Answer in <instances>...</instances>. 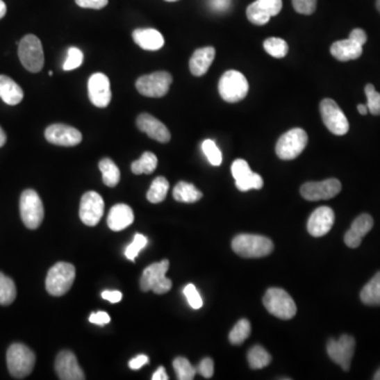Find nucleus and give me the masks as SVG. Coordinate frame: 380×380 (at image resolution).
<instances>
[{
	"label": "nucleus",
	"instance_id": "f257e3e1",
	"mask_svg": "<svg viewBox=\"0 0 380 380\" xmlns=\"http://www.w3.org/2000/svg\"><path fill=\"white\" fill-rule=\"evenodd\" d=\"M231 249L243 258H262L273 253L274 244L264 236L242 233L233 238Z\"/></svg>",
	"mask_w": 380,
	"mask_h": 380
},
{
	"label": "nucleus",
	"instance_id": "f03ea898",
	"mask_svg": "<svg viewBox=\"0 0 380 380\" xmlns=\"http://www.w3.org/2000/svg\"><path fill=\"white\" fill-rule=\"evenodd\" d=\"M33 351L22 343H14L7 352V365L10 374L16 379L29 376L35 365Z\"/></svg>",
	"mask_w": 380,
	"mask_h": 380
},
{
	"label": "nucleus",
	"instance_id": "7ed1b4c3",
	"mask_svg": "<svg viewBox=\"0 0 380 380\" xmlns=\"http://www.w3.org/2000/svg\"><path fill=\"white\" fill-rule=\"evenodd\" d=\"M168 270H170V261L166 259L147 266L144 270L141 281H140L141 290L143 292L152 290L158 295L170 292L172 288V281L166 277Z\"/></svg>",
	"mask_w": 380,
	"mask_h": 380
},
{
	"label": "nucleus",
	"instance_id": "20e7f679",
	"mask_svg": "<svg viewBox=\"0 0 380 380\" xmlns=\"http://www.w3.org/2000/svg\"><path fill=\"white\" fill-rule=\"evenodd\" d=\"M18 58L22 66L32 73H38L44 68V56L42 42L33 34L22 38L18 46Z\"/></svg>",
	"mask_w": 380,
	"mask_h": 380
},
{
	"label": "nucleus",
	"instance_id": "39448f33",
	"mask_svg": "<svg viewBox=\"0 0 380 380\" xmlns=\"http://www.w3.org/2000/svg\"><path fill=\"white\" fill-rule=\"evenodd\" d=\"M75 280V267L67 262H58L49 270L46 278L47 292L60 297L70 290Z\"/></svg>",
	"mask_w": 380,
	"mask_h": 380
},
{
	"label": "nucleus",
	"instance_id": "423d86ee",
	"mask_svg": "<svg viewBox=\"0 0 380 380\" xmlns=\"http://www.w3.org/2000/svg\"><path fill=\"white\" fill-rule=\"evenodd\" d=\"M263 304L268 313L279 319L290 320L297 314V306L288 292L272 288L263 297Z\"/></svg>",
	"mask_w": 380,
	"mask_h": 380
},
{
	"label": "nucleus",
	"instance_id": "0eeeda50",
	"mask_svg": "<svg viewBox=\"0 0 380 380\" xmlns=\"http://www.w3.org/2000/svg\"><path fill=\"white\" fill-rule=\"evenodd\" d=\"M221 97L227 103H238L247 97L249 81L237 70H229L221 76L218 85Z\"/></svg>",
	"mask_w": 380,
	"mask_h": 380
},
{
	"label": "nucleus",
	"instance_id": "6e6552de",
	"mask_svg": "<svg viewBox=\"0 0 380 380\" xmlns=\"http://www.w3.org/2000/svg\"><path fill=\"white\" fill-rule=\"evenodd\" d=\"M20 217L22 222L29 229H36L44 220V205L42 199L33 189H26L19 201Z\"/></svg>",
	"mask_w": 380,
	"mask_h": 380
},
{
	"label": "nucleus",
	"instance_id": "1a4fd4ad",
	"mask_svg": "<svg viewBox=\"0 0 380 380\" xmlns=\"http://www.w3.org/2000/svg\"><path fill=\"white\" fill-rule=\"evenodd\" d=\"M308 133L301 128H292L282 134L276 145V154L284 160L298 158L308 145Z\"/></svg>",
	"mask_w": 380,
	"mask_h": 380
},
{
	"label": "nucleus",
	"instance_id": "9d476101",
	"mask_svg": "<svg viewBox=\"0 0 380 380\" xmlns=\"http://www.w3.org/2000/svg\"><path fill=\"white\" fill-rule=\"evenodd\" d=\"M172 83V76L170 73L158 71L138 79L135 87L144 97H163L167 94Z\"/></svg>",
	"mask_w": 380,
	"mask_h": 380
},
{
	"label": "nucleus",
	"instance_id": "9b49d317",
	"mask_svg": "<svg viewBox=\"0 0 380 380\" xmlns=\"http://www.w3.org/2000/svg\"><path fill=\"white\" fill-rule=\"evenodd\" d=\"M320 113L323 124L335 135H345L349 132V124L338 104L331 99L320 103Z\"/></svg>",
	"mask_w": 380,
	"mask_h": 380
},
{
	"label": "nucleus",
	"instance_id": "f8f14e48",
	"mask_svg": "<svg viewBox=\"0 0 380 380\" xmlns=\"http://www.w3.org/2000/svg\"><path fill=\"white\" fill-rule=\"evenodd\" d=\"M355 342L354 337L349 335H342L338 340L330 339L327 345L328 354L330 358L337 365L342 367L343 371L347 372L351 367L352 359L354 356Z\"/></svg>",
	"mask_w": 380,
	"mask_h": 380
},
{
	"label": "nucleus",
	"instance_id": "ddd939ff",
	"mask_svg": "<svg viewBox=\"0 0 380 380\" xmlns=\"http://www.w3.org/2000/svg\"><path fill=\"white\" fill-rule=\"evenodd\" d=\"M105 203L101 195L95 192H88L81 197L79 205V218L87 226L99 224L104 215Z\"/></svg>",
	"mask_w": 380,
	"mask_h": 380
},
{
	"label": "nucleus",
	"instance_id": "4468645a",
	"mask_svg": "<svg viewBox=\"0 0 380 380\" xmlns=\"http://www.w3.org/2000/svg\"><path fill=\"white\" fill-rule=\"evenodd\" d=\"M341 192V183L337 179H328L322 182H308L302 185L300 194L308 201L329 200Z\"/></svg>",
	"mask_w": 380,
	"mask_h": 380
},
{
	"label": "nucleus",
	"instance_id": "2eb2a0df",
	"mask_svg": "<svg viewBox=\"0 0 380 380\" xmlns=\"http://www.w3.org/2000/svg\"><path fill=\"white\" fill-rule=\"evenodd\" d=\"M231 174L240 192H249L251 189H261L263 187V179L251 172L249 163L245 160H236L231 165Z\"/></svg>",
	"mask_w": 380,
	"mask_h": 380
},
{
	"label": "nucleus",
	"instance_id": "dca6fc26",
	"mask_svg": "<svg viewBox=\"0 0 380 380\" xmlns=\"http://www.w3.org/2000/svg\"><path fill=\"white\" fill-rule=\"evenodd\" d=\"M44 137L49 143L64 147L79 145L83 139L81 132L76 128L65 124H53L49 126L44 131Z\"/></svg>",
	"mask_w": 380,
	"mask_h": 380
},
{
	"label": "nucleus",
	"instance_id": "f3484780",
	"mask_svg": "<svg viewBox=\"0 0 380 380\" xmlns=\"http://www.w3.org/2000/svg\"><path fill=\"white\" fill-rule=\"evenodd\" d=\"M281 9L282 0H256L247 7V16L251 24L264 26L270 17L278 15Z\"/></svg>",
	"mask_w": 380,
	"mask_h": 380
},
{
	"label": "nucleus",
	"instance_id": "a211bd4d",
	"mask_svg": "<svg viewBox=\"0 0 380 380\" xmlns=\"http://www.w3.org/2000/svg\"><path fill=\"white\" fill-rule=\"evenodd\" d=\"M89 99L99 108L107 107L111 101L110 81L104 73H94L88 81Z\"/></svg>",
	"mask_w": 380,
	"mask_h": 380
},
{
	"label": "nucleus",
	"instance_id": "6ab92c4d",
	"mask_svg": "<svg viewBox=\"0 0 380 380\" xmlns=\"http://www.w3.org/2000/svg\"><path fill=\"white\" fill-rule=\"evenodd\" d=\"M335 213L331 207L321 206L311 215L308 221V231L313 237H322L332 229Z\"/></svg>",
	"mask_w": 380,
	"mask_h": 380
},
{
	"label": "nucleus",
	"instance_id": "aec40b11",
	"mask_svg": "<svg viewBox=\"0 0 380 380\" xmlns=\"http://www.w3.org/2000/svg\"><path fill=\"white\" fill-rule=\"evenodd\" d=\"M56 371L62 380L85 379L84 371L79 367L76 357L70 351H62L56 357Z\"/></svg>",
	"mask_w": 380,
	"mask_h": 380
},
{
	"label": "nucleus",
	"instance_id": "412c9836",
	"mask_svg": "<svg viewBox=\"0 0 380 380\" xmlns=\"http://www.w3.org/2000/svg\"><path fill=\"white\" fill-rule=\"evenodd\" d=\"M137 126L142 132H145L150 139L160 143H168L172 139L170 130L162 122L149 113H142L138 117Z\"/></svg>",
	"mask_w": 380,
	"mask_h": 380
},
{
	"label": "nucleus",
	"instance_id": "4be33fe9",
	"mask_svg": "<svg viewBox=\"0 0 380 380\" xmlns=\"http://www.w3.org/2000/svg\"><path fill=\"white\" fill-rule=\"evenodd\" d=\"M374 220L371 215L363 213L355 219L352 223L351 229L347 231L345 236V243L349 249H357L361 247V241L373 229Z\"/></svg>",
	"mask_w": 380,
	"mask_h": 380
},
{
	"label": "nucleus",
	"instance_id": "5701e85b",
	"mask_svg": "<svg viewBox=\"0 0 380 380\" xmlns=\"http://www.w3.org/2000/svg\"><path fill=\"white\" fill-rule=\"evenodd\" d=\"M134 213L131 207L126 204H117L110 209L108 215V226L111 231H121L133 223Z\"/></svg>",
	"mask_w": 380,
	"mask_h": 380
},
{
	"label": "nucleus",
	"instance_id": "b1692460",
	"mask_svg": "<svg viewBox=\"0 0 380 380\" xmlns=\"http://www.w3.org/2000/svg\"><path fill=\"white\" fill-rule=\"evenodd\" d=\"M215 50L213 47H205L195 51L189 60V69L195 76H202L210 68L215 60Z\"/></svg>",
	"mask_w": 380,
	"mask_h": 380
},
{
	"label": "nucleus",
	"instance_id": "393cba45",
	"mask_svg": "<svg viewBox=\"0 0 380 380\" xmlns=\"http://www.w3.org/2000/svg\"><path fill=\"white\" fill-rule=\"evenodd\" d=\"M132 38L138 46L147 51L160 50L165 44L162 34L158 30L152 29V28L134 30Z\"/></svg>",
	"mask_w": 380,
	"mask_h": 380
},
{
	"label": "nucleus",
	"instance_id": "a878e982",
	"mask_svg": "<svg viewBox=\"0 0 380 380\" xmlns=\"http://www.w3.org/2000/svg\"><path fill=\"white\" fill-rule=\"evenodd\" d=\"M331 53L336 60L340 62H349V60L361 58L363 54V46L347 38V40L334 42L331 47Z\"/></svg>",
	"mask_w": 380,
	"mask_h": 380
},
{
	"label": "nucleus",
	"instance_id": "bb28decb",
	"mask_svg": "<svg viewBox=\"0 0 380 380\" xmlns=\"http://www.w3.org/2000/svg\"><path fill=\"white\" fill-rule=\"evenodd\" d=\"M0 99L10 106H16L24 99V91L11 77L0 75Z\"/></svg>",
	"mask_w": 380,
	"mask_h": 380
},
{
	"label": "nucleus",
	"instance_id": "cd10ccee",
	"mask_svg": "<svg viewBox=\"0 0 380 380\" xmlns=\"http://www.w3.org/2000/svg\"><path fill=\"white\" fill-rule=\"evenodd\" d=\"M174 200L182 203L198 202L202 199V192L195 185L187 182H179L174 188Z\"/></svg>",
	"mask_w": 380,
	"mask_h": 380
},
{
	"label": "nucleus",
	"instance_id": "c85d7f7f",
	"mask_svg": "<svg viewBox=\"0 0 380 380\" xmlns=\"http://www.w3.org/2000/svg\"><path fill=\"white\" fill-rule=\"evenodd\" d=\"M361 299L365 306H380V272L363 286L361 292Z\"/></svg>",
	"mask_w": 380,
	"mask_h": 380
},
{
	"label": "nucleus",
	"instance_id": "c756f323",
	"mask_svg": "<svg viewBox=\"0 0 380 380\" xmlns=\"http://www.w3.org/2000/svg\"><path fill=\"white\" fill-rule=\"evenodd\" d=\"M99 168L103 174V182L106 186L115 187L119 184L121 172L115 163L110 158H103L99 163Z\"/></svg>",
	"mask_w": 380,
	"mask_h": 380
},
{
	"label": "nucleus",
	"instance_id": "7c9ffc66",
	"mask_svg": "<svg viewBox=\"0 0 380 380\" xmlns=\"http://www.w3.org/2000/svg\"><path fill=\"white\" fill-rule=\"evenodd\" d=\"M170 190V183L164 176H158L154 179L147 192V200L154 204L163 202L167 196Z\"/></svg>",
	"mask_w": 380,
	"mask_h": 380
},
{
	"label": "nucleus",
	"instance_id": "2f4dec72",
	"mask_svg": "<svg viewBox=\"0 0 380 380\" xmlns=\"http://www.w3.org/2000/svg\"><path fill=\"white\" fill-rule=\"evenodd\" d=\"M158 158L152 152H144L140 160L132 163L131 170L134 174H150L156 170Z\"/></svg>",
	"mask_w": 380,
	"mask_h": 380
},
{
	"label": "nucleus",
	"instance_id": "473e14b6",
	"mask_svg": "<svg viewBox=\"0 0 380 380\" xmlns=\"http://www.w3.org/2000/svg\"><path fill=\"white\" fill-rule=\"evenodd\" d=\"M249 367L253 370L263 369L272 363V356L261 345H255L247 353Z\"/></svg>",
	"mask_w": 380,
	"mask_h": 380
},
{
	"label": "nucleus",
	"instance_id": "72a5a7b5",
	"mask_svg": "<svg viewBox=\"0 0 380 380\" xmlns=\"http://www.w3.org/2000/svg\"><path fill=\"white\" fill-rule=\"evenodd\" d=\"M16 298V286L11 278L0 273V304L10 306Z\"/></svg>",
	"mask_w": 380,
	"mask_h": 380
},
{
	"label": "nucleus",
	"instance_id": "f704fd0d",
	"mask_svg": "<svg viewBox=\"0 0 380 380\" xmlns=\"http://www.w3.org/2000/svg\"><path fill=\"white\" fill-rule=\"evenodd\" d=\"M251 332V327L249 321L247 319H241L236 323L233 330L229 333V341L233 345H241L249 338Z\"/></svg>",
	"mask_w": 380,
	"mask_h": 380
},
{
	"label": "nucleus",
	"instance_id": "c9c22d12",
	"mask_svg": "<svg viewBox=\"0 0 380 380\" xmlns=\"http://www.w3.org/2000/svg\"><path fill=\"white\" fill-rule=\"evenodd\" d=\"M264 50L270 56L276 58H282L286 56L288 52V42L282 38H270L264 42Z\"/></svg>",
	"mask_w": 380,
	"mask_h": 380
},
{
	"label": "nucleus",
	"instance_id": "e433bc0d",
	"mask_svg": "<svg viewBox=\"0 0 380 380\" xmlns=\"http://www.w3.org/2000/svg\"><path fill=\"white\" fill-rule=\"evenodd\" d=\"M174 369L179 380H192L196 376V367H192L188 359L178 357L174 361Z\"/></svg>",
	"mask_w": 380,
	"mask_h": 380
},
{
	"label": "nucleus",
	"instance_id": "4c0bfd02",
	"mask_svg": "<svg viewBox=\"0 0 380 380\" xmlns=\"http://www.w3.org/2000/svg\"><path fill=\"white\" fill-rule=\"evenodd\" d=\"M202 150L211 165L220 166L222 164V154L213 140H205Z\"/></svg>",
	"mask_w": 380,
	"mask_h": 380
},
{
	"label": "nucleus",
	"instance_id": "58836bf2",
	"mask_svg": "<svg viewBox=\"0 0 380 380\" xmlns=\"http://www.w3.org/2000/svg\"><path fill=\"white\" fill-rule=\"evenodd\" d=\"M83 62H84V53L76 47H71L68 49V56L65 60L63 68L65 71L75 70L81 66Z\"/></svg>",
	"mask_w": 380,
	"mask_h": 380
},
{
	"label": "nucleus",
	"instance_id": "ea45409f",
	"mask_svg": "<svg viewBox=\"0 0 380 380\" xmlns=\"http://www.w3.org/2000/svg\"><path fill=\"white\" fill-rule=\"evenodd\" d=\"M365 93L367 95V109L373 115H380V93L376 91L374 85L367 84L365 87Z\"/></svg>",
	"mask_w": 380,
	"mask_h": 380
},
{
	"label": "nucleus",
	"instance_id": "a19ab883",
	"mask_svg": "<svg viewBox=\"0 0 380 380\" xmlns=\"http://www.w3.org/2000/svg\"><path fill=\"white\" fill-rule=\"evenodd\" d=\"M147 238L145 236L141 235V233H137L134 237L133 241L130 245H128L127 249L125 251V256L128 259L134 261L135 258L139 255L140 251L147 245Z\"/></svg>",
	"mask_w": 380,
	"mask_h": 380
},
{
	"label": "nucleus",
	"instance_id": "79ce46f5",
	"mask_svg": "<svg viewBox=\"0 0 380 380\" xmlns=\"http://www.w3.org/2000/svg\"><path fill=\"white\" fill-rule=\"evenodd\" d=\"M184 295L187 298L189 306H192L195 310H199V308L203 306L202 297L199 294L198 290L194 284H187L184 288Z\"/></svg>",
	"mask_w": 380,
	"mask_h": 380
},
{
	"label": "nucleus",
	"instance_id": "37998d69",
	"mask_svg": "<svg viewBox=\"0 0 380 380\" xmlns=\"http://www.w3.org/2000/svg\"><path fill=\"white\" fill-rule=\"evenodd\" d=\"M292 3L297 13L311 15L316 11L317 0H292Z\"/></svg>",
	"mask_w": 380,
	"mask_h": 380
},
{
	"label": "nucleus",
	"instance_id": "c03bdc74",
	"mask_svg": "<svg viewBox=\"0 0 380 380\" xmlns=\"http://www.w3.org/2000/svg\"><path fill=\"white\" fill-rule=\"evenodd\" d=\"M197 373L201 374L203 377L211 378L213 375V372H215V367H213V361L211 358H204L200 363H199L198 367H196Z\"/></svg>",
	"mask_w": 380,
	"mask_h": 380
},
{
	"label": "nucleus",
	"instance_id": "a18cd8bd",
	"mask_svg": "<svg viewBox=\"0 0 380 380\" xmlns=\"http://www.w3.org/2000/svg\"><path fill=\"white\" fill-rule=\"evenodd\" d=\"M75 3L84 9L101 10L108 5V0H75Z\"/></svg>",
	"mask_w": 380,
	"mask_h": 380
},
{
	"label": "nucleus",
	"instance_id": "49530a36",
	"mask_svg": "<svg viewBox=\"0 0 380 380\" xmlns=\"http://www.w3.org/2000/svg\"><path fill=\"white\" fill-rule=\"evenodd\" d=\"M111 318L106 312L92 313L89 317V321L94 324L105 325L110 322Z\"/></svg>",
	"mask_w": 380,
	"mask_h": 380
},
{
	"label": "nucleus",
	"instance_id": "de8ad7c7",
	"mask_svg": "<svg viewBox=\"0 0 380 380\" xmlns=\"http://www.w3.org/2000/svg\"><path fill=\"white\" fill-rule=\"evenodd\" d=\"M101 297L104 299L111 302V304H117V302L121 301L123 295L119 290H104L101 292Z\"/></svg>",
	"mask_w": 380,
	"mask_h": 380
},
{
	"label": "nucleus",
	"instance_id": "09e8293b",
	"mask_svg": "<svg viewBox=\"0 0 380 380\" xmlns=\"http://www.w3.org/2000/svg\"><path fill=\"white\" fill-rule=\"evenodd\" d=\"M349 40H354L355 42L361 44V46H363L367 40V33L361 29L353 30V31L349 33Z\"/></svg>",
	"mask_w": 380,
	"mask_h": 380
},
{
	"label": "nucleus",
	"instance_id": "8fccbe9b",
	"mask_svg": "<svg viewBox=\"0 0 380 380\" xmlns=\"http://www.w3.org/2000/svg\"><path fill=\"white\" fill-rule=\"evenodd\" d=\"M148 361H149V359L146 355H139V356L129 361V367L131 370H139L143 365H147Z\"/></svg>",
	"mask_w": 380,
	"mask_h": 380
},
{
	"label": "nucleus",
	"instance_id": "3c124183",
	"mask_svg": "<svg viewBox=\"0 0 380 380\" xmlns=\"http://www.w3.org/2000/svg\"><path fill=\"white\" fill-rule=\"evenodd\" d=\"M231 5V0H213L211 6L217 11H225Z\"/></svg>",
	"mask_w": 380,
	"mask_h": 380
},
{
	"label": "nucleus",
	"instance_id": "603ef678",
	"mask_svg": "<svg viewBox=\"0 0 380 380\" xmlns=\"http://www.w3.org/2000/svg\"><path fill=\"white\" fill-rule=\"evenodd\" d=\"M152 380H167L170 379V377L166 373L165 369L164 367H160L156 372H154V375L151 377Z\"/></svg>",
	"mask_w": 380,
	"mask_h": 380
},
{
	"label": "nucleus",
	"instance_id": "864d4df0",
	"mask_svg": "<svg viewBox=\"0 0 380 380\" xmlns=\"http://www.w3.org/2000/svg\"><path fill=\"white\" fill-rule=\"evenodd\" d=\"M6 143H7V134L3 131V128L0 127V148L5 146Z\"/></svg>",
	"mask_w": 380,
	"mask_h": 380
},
{
	"label": "nucleus",
	"instance_id": "5fc2aeb1",
	"mask_svg": "<svg viewBox=\"0 0 380 380\" xmlns=\"http://www.w3.org/2000/svg\"><path fill=\"white\" fill-rule=\"evenodd\" d=\"M6 14H7V5L3 0H0V19L5 17Z\"/></svg>",
	"mask_w": 380,
	"mask_h": 380
},
{
	"label": "nucleus",
	"instance_id": "6e6d98bb",
	"mask_svg": "<svg viewBox=\"0 0 380 380\" xmlns=\"http://www.w3.org/2000/svg\"><path fill=\"white\" fill-rule=\"evenodd\" d=\"M357 109H358V113L361 115H365L369 113V109H367V104H361V105L357 106Z\"/></svg>",
	"mask_w": 380,
	"mask_h": 380
},
{
	"label": "nucleus",
	"instance_id": "4d7b16f0",
	"mask_svg": "<svg viewBox=\"0 0 380 380\" xmlns=\"http://www.w3.org/2000/svg\"><path fill=\"white\" fill-rule=\"evenodd\" d=\"M374 380H380V367L378 369V371L376 372L375 375L373 377Z\"/></svg>",
	"mask_w": 380,
	"mask_h": 380
},
{
	"label": "nucleus",
	"instance_id": "13d9d810",
	"mask_svg": "<svg viewBox=\"0 0 380 380\" xmlns=\"http://www.w3.org/2000/svg\"><path fill=\"white\" fill-rule=\"evenodd\" d=\"M376 8H377L378 11L380 12V0L376 1Z\"/></svg>",
	"mask_w": 380,
	"mask_h": 380
},
{
	"label": "nucleus",
	"instance_id": "bf43d9fd",
	"mask_svg": "<svg viewBox=\"0 0 380 380\" xmlns=\"http://www.w3.org/2000/svg\"><path fill=\"white\" fill-rule=\"evenodd\" d=\"M165 1H168V3H174V1H179V0H165Z\"/></svg>",
	"mask_w": 380,
	"mask_h": 380
},
{
	"label": "nucleus",
	"instance_id": "052dcab7",
	"mask_svg": "<svg viewBox=\"0 0 380 380\" xmlns=\"http://www.w3.org/2000/svg\"><path fill=\"white\" fill-rule=\"evenodd\" d=\"M49 75H51V76H52V75H53L52 71H50V72H49Z\"/></svg>",
	"mask_w": 380,
	"mask_h": 380
}]
</instances>
